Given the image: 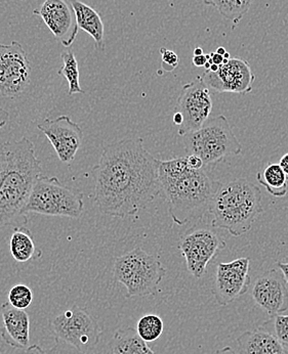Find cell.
I'll use <instances>...</instances> for the list:
<instances>
[{
	"label": "cell",
	"mask_w": 288,
	"mask_h": 354,
	"mask_svg": "<svg viewBox=\"0 0 288 354\" xmlns=\"http://www.w3.org/2000/svg\"><path fill=\"white\" fill-rule=\"evenodd\" d=\"M158 164L142 138H125L104 147L95 167V202L100 211L127 218L147 208L161 194Z\"/></svg>",
	"instance_id": "1"
},
{
	"label": "cell",
	"mask_w": 288,
	"mask_h": 354,
	"mask_svg": "<svg viewBox=\"0 0 288 354\" xmlns=\"http://www.w3.org/2000/svg\"><path fill=\"white\" fill-rule=\"evenodd\" d=\"M42 169L35 146L29 138L0 145V227L27 225L25 207Z\"/></svg>",
	"instance_id": "2"
},
{
	"label": "cell",
	"mask_w": 288,
	"mask_h": 354,
	"mask_svg": "<svg viewBox=\"0 0 288 354\" xmlns=\"http://www.w3.org/2000/svg\"><path fill=\"white\" fill-rule=\"evenodd\" d=\"M158 177L161 194L168 202V212L178 225H187L204 216L221 185L206 168L191 169L186 157L168 161L159 160Z\"/></svg>",
	"instance_id": "3"
},
{
	"label": "cell",
	"mask_w": 288,
	"mask_h": 354,
	"mask_svg": "<svg viewBox=\"0 0 288 354\" xmlns=\"http://www.w3.org/2000/svg\"><path fill=\"white\" fill-rule=\"evenodd\" d=\"M262 192L244 178L221 183L211 200V225L233 236L246 234L262 213Z\"/></svg>",
	"instance_id": "4"
},
{
	"label": "cell",
	"mask_w": 288,
	"mask_h": 354,
	"mask_svg": "<svg viewBox=\"0 0 288 354\" xmlns=\"http://www.w3.org/2000/svg\"><path fill=\"white\" fill-rule=\"evenodd\" d=\"M183 142L188 156H197L204 166L215 165L242 151V145L224 115L208 118L199 129L183 134Z\"/></svg>",
	"instance_id": "5"
},
{
	"label": "cell",
	"mask_w": 288,
	"mask_h": 354,
	"mask_svg": "<svg viewBox=\"0 0 288 354\" xmlns=\"http://www.w3.org/2000/svg\"><path fill=\"white\" fill-rule=\"evenodd\" d=\"M113 274L127 288V298L146 297L158 293L166 270L156 256L136 248L116 258Z\"/></svg>",
	"instance_id": "6"
},
{
	"label": "cell",
	"mask_w": 288,
	"mask_h": 354,
	"mask_svg": "<svg viewBox=\"0 0 288 354\" xmlns=\"http://www.w3.org/2000/svg\"><path fill=\"white\" fill-rule=\"evenodd\" d=\"M84 210L83 194L57 177L40 176L32 187L25 213L78 219Z\"/></svg>",
	"instance_id": "7"
},
{
	"label": "cell",
	"mask_w": 288,
	"mask_h": 354,
	"mask_svg": "<svg viewBox=\"0 0 288 354\" xmlns=\"http://www.w3.org/2000/svg\"><path fill=\"white\" fill-rule=\"evenodd\" d=\"M48 325L55 341L69 344L87 354L99 344L103 334L97 319L78 305L53 317Z\"/></svg>",
	"instance_id": "8"
},
{
	"label": "cell",
	"mask_w": 288,
	"mask_h": 354,
	"mask_svg": "<svg viewBox=\"0 0 288 354\" xmlns=\"http://www.w3.org/2000/svg\"><path fill=\"white\" fill-rule=\"evenodd\" d=\"M178 248L190 274L200 279L206 274L211 260L226 248V242L211 228L193 227L180 239Z\"/></svg>",
	"instance_id": "9"
},
{
	"label": "cell",
	"mask_w": 288,
	"mask_h": 354,
	"mask_svg": "<svg viewBox=\"0 0 288 354\" xmlns=\"http://www.w3.org/2000/svg\"><path fill=\"white\" fill-rule=\"evenodd\" d=\"M31 66L22 44H0V97L19 99L31 78Z\"/></svg>",
	"instance_id": "10"
},
{
	"label": "cell",
	"mask_w": 288,
	"mask_h": 354,
	"mask_svg": "<svg viewBox=\"0 0 288 354\" xmlns=\"http://www.w3.org/2000/svg\"><path fill=\"white\" fill-rule=\"evenodd\" d=\"M213 101L210 87L202 80L201 76L196 77L192 82L183 85L179 95L174 112L183 116V123L179 127V136L196 131L206 122L211 110Z\"/></svg>",
	"instance_id": "11"
},
{
	"label": "cell",
	"mask_w": 288,
	"mask_h": 354,
	"mask_svg": "<svg viewBox=\"0 0 288 354\" xmlns=\"http://www.w3.org/2000/svg\"><path fill=\"white\" fill-rule=\"evenodd\" d=\"M249 258H239L229 263H219L215 274L213 294L221 306H227L249 292Z\"/></svg>",
	"instance_id": "12"
},
{
	"label": "cell",
	"mask_w": 288,
	"mask_h": 354,
	"mask_svg": "<svg viewBox=\"0 0 288 354\" xmlns=\"http://www.w3.org/2000/svg\"><path fill=\"white\" fill-rule=\"evenodd\" d=\"M201 78L215 93L240 95L251 93L255 81V75L249 62L240 57L230 59L227 64L219 66L217 72L206 70Z\"/></svg>",
	"instance_id": "13"
},
{
	"label": "cell",
	"mask_w": 288,
	"mask_h": 354,
	"mask_svg": "<svg viewBox=\"0 0 288 354\" xmlns=\"http://www.w3.org/2000/svg\"><path fill=\"white\" fill-rule=\"evenodd\" d=\"M38 129L52 142L57 157L63 163L71 164L83 142V131L69 116L44 119L37 124Z\"/></svg>",
	"instance_id": "14"
},
{
	"label": "cell",
	"mask_w": 288,
	"mask_h": 354,
	"mask_svg": "<svg viewBox=\"0 0 288 354\" xmlns=\"http://www.w3.org/2000/svg\"><path fill=\"white\" fill-rule=\"evenodd\" d=\"M33 15L44 20L55 39L66 48H71L79 29L73 8L68 0H44L39 8L33 10Z\"/></svg>",
	"instance_id": "15"
},
{
	"label": "cell",
	"mask_w": 288,
	"mask_h": 354,
	"mask_svg": "<svg viewBox=\"0 0 288 354\" xmlns=\"http://www.w3.org/2000/svg\"><path fill=\"white\" fill-rule=\"evenodd\" d=\"M253 301L270 317L288 310V288L282 274L276 270L264 272L253 283Z\"/></svg>",
	"instance_id": "16"
},
{
	"label": "cell",
	"mask_w": 288,
	"mask_h": 354,
	"mask_svg": "<svg viewBox=\"0 0 288 354\" xmlns=\"http://www.w3.org/2000/svg\"><path fill=\"white\" fill-rule=\"evenodd\" d=\"M2 317V340L12 348L25 349L30 346V317L23 309L15 308L10 304L0 306Z\"/></svg>",
	"instance_id": "17"
},
{
	"label": "cell",
	"mask_w": 288,
	"mask_h": 354,
	"mask_svg": "<svg viewBox=\"0 0 288 354\" xmlns=\"http://www.w3.org/2000/svg\"><path fill=\"white\" fill-rule=\"evenodd\" d=\"M74 10L78 29L87 32L95 40L96 48L105 50V26L101 15L84 0H68Z\"/></svg>",
	"instance_id": "18"
},
{
	"label": "cell",
	"mask_w": 288,
	"mask_h": 354,
	"mask_svg": "<svg viewBox=\"0 0 288 354\" xmlns=\"http://www.w3.org/2000/svg\"><path fill=\"white\" fill-rule=\"evenodd\" d=\"M237 354L285 353L276 339L266 330H247L237 339Z\"/></svg>",
	"instance_id": "19"
},
{
	"label": "cell",
	"mask_w": 288,
	"mask_h": 354,
	"mask_svg": "<svg viewBox=\"0 0 288 354\" xmlns=\"http://www.w3.org/2000/svg\"><path fill=\"white\" fill-rule=\"evenodd\" d=\"M110 354H156L132 327L117 330L109 343Z\"/></svg>",
	"instance_id": "20"
},
{
	"label": "cell",
	"mask_w": 288,
	"mask_h": 354,
	"mask_svg": "<svg viewBox=\"0 0 288 354\" xmlns=\"http://www.w3.org/2000/svg\"><path fill=\"white\" fill-rule=\"evenodd\" d=\"M10 253L16 261L24 263L42 256V251L36 249L31 230L27 227L14 228L10 241Z\"/></svg>",
	"instance_id": "21"
},
{
	"label": "cell",
	"mask_w": 288,
	"mask_h": 354,
	"mask_svg": "<svg viewBox=\"0 0 288 354\" xmlns=\"http://www.w3.org/2000/svg\"><path fill=\"white\" fill-rule=\"evenodd\" d=\"M257 180L273 197L282 198L287 194V179L278 163H270L257 174Z\"/></svg>",
	"instance_id": "22"
},
{
	"label": "cell",
	"mask_w": 288,
	"mask_h": 354,
	"mask_svg": "<svg viewBox=\"0 0 288 354\" xmlns=\"http://www.w3.org/2000/svg\"><path fill=\"white\" fill-rule=\"evenodd\" d=\"M206 6H213L219 14L232 21L234 25L238 24L245 16L253 0H202Z\"/></svg>",
	"instance_id": "23"
},
{
	"label": "cell",
	"mask_w": 288,
	"mask_h": 354,
	"mask_svg": "<svg viewBox=\"0 0 288 354\" xmlns=\"http://www.w3.org/2000/svg\"><path fill=\"white\" fill-rule=\"evenodd\" d=\"M61 57L63 66L57 71V74L64 77L69 84L68 95L71 97L74 95H84V91L81 88L80 82H79L78 62L74 50L71 48H68L67 50L62 53Z\"/></svg>",
	"instance_id": "24"
},
{
	"label": "cell",
	"mask_w": 288,
	"mask_h": 354,
	"mask_svg": "<svg viewBox=\"0 0 288 354\" xmlns=\"http://www.w3.org/2000/svg\"><path fill=\"white\" fill-rule=\"evenodd\" d=\"M163 330V321L156 315H144L136 325L138 336L147 343L156 341L161 336Z\"/></svg>",
	"instance_id": "25"
},
{
	"label": "cell",
	"mask_w": 288,
	"mask_h": 354,
	"mask_svg": "<svg viewBox=\"0 0 288 354\" xmlns=\"http://www.w3.org/2000/svg\"><path fill=\"white\" fill-rule=\"evenodd\" d=\"M260 329L272 335L285 351H288V315H272Z\"/></svg>",
	"instance_id": "26"
},
{
	"label": "cell",
	"mask_w": 288,
	"mask_h": 354,
	"mask_svg": "<svg viewBox=\"0 0 288 354\" xmlns=\"http://www.w3.org/2000/svg\"><path fill=\"white\" fill-rule=\"evenodd\" d=\"M33 301V293L26 285L18 283L10 289L8 294V304L15 308L25 309L31 305Z\"/></svg>",
	"instance_id": "27"
},
{
	"label": "cell",
	"mask_w": 288,
	"mask_h": 354,
	"mask_svg": "<svg viewBox=\"0 0 288 354\" xmlns=\"http://www.w3.org/2000/svg\"><path fill=\"white\" fill-rule=\"evenodd\" d=\"M21 354H87L81 353L74 347L70 346L69 344H66L64 342L57 341L55 345H53L52 348L44 349L39 345L34 344L28 347Z\"/></svg>",
	"instance_id": "28"
},
{
	"label": "cell",
	"mask_w": 288,
	"mask_h": 354,
	"mask_svg": "<svg viewBox=\"0 0 288 354\" xmlns=\"http://www.w3.org/2000/svg\"><path fill=\"white\" fill-rule=\"evenodd\" d=\"M162 59V69L165 72H172L179 66V57L174 51L162 48L160 50Z\"/></svg>",
	"instance_id": "29"
},
{
	"label": "cell",
	"mask_w": 288,
	"mask_h": 354,
	"mask_svg": "<svg viewBox=\"0 0 288 354\" xmlns=\"http://www.w3.org/2000/svg\"><path fill=\"white\" fill-rule=\"evenodd\" d=\"M187 164L191 169H202L204 168V163L199 157L195 155L187 156Z\"/></svg>",
	"instance_id": "30"
},
{
	"label": "cell",
	"mask_w": 288,
	"mask_h": 354,
	"mask_svg": "<svg viewBox=\"0 0 288 354\" xmlns=\"http://www.w3.org/2000/svg\"><path fill=\"white\" fill-rule=\"evenodd\" d=\"M8 119H10V114L0 106V129L8 124Z\"/></svg>",
	"instance_id": "31"
},
{
	"label": "cell",
	"mask_w": 288,
	"mask_h": 354,
	"mask_svg": "<svg viewBox=\"0 0 288 354\" xmlns=\"http://www.w3.org/2000/svg\"><path fill=\"white\" fill-rule=\"evenodd\" d=\"M279 270L282 274L283 278H285V283H287L288 287V262H278L277 263Z\"/></svg>",
	"instance_id": "32"
},
{
	"label": "cell",
	"mask_w": 288,
	"mask_h": 354,
	"mask_svg": "<svg viewBox=\"0 0 288 354\" xmlns=\"http://www.w3.org/2000/svg\"><path fill=\"white\" fill-rule=\"evenodd\" d=\"M206 62L208 59H206V55H194L193 57V64L196 67H204Z\"/></svg>",
	"instance_id": "33"
},
{
	"label": "cell",
	"mask_w": 288,
	"mask_h": 354,
	"mask_svg": "<svg viewBox=\"0 0 288 354\" xmlns=\"http://www.w3.org/2000/svg\"><path fill=\"white\" fill-rule=\"evenodd\" d=\"M279 166H280L281 169L285 172V176H287V179L288 181V153H285V156H282L280 161H279Z\"/></svg>",
	"instance_id": "34"
},
{
	"label": "cell",
	"mask_w": 288,
	"mask_h": 354,
	"mask_svg": "<svg viewBox=\"0 0 288 354\" xmlns=\"http://www.w3.org/2000/svg\"><path fill=\"white\" fill-rule=\"evenodd\" d=\"M211 63L215 64V65L221 66L223 64V55H217V53H210Z\"/></svg>",
	"instance_id": "35"
},
{
	"label": "cell",
	"mask_w": 288,
	"mask_h": 354,
	"mask_svg": "<svg viewBox=\"0 0 288 354\" xmlns=\"http://www.w3.org/2000/svg\"><path fill=\"white\" fill-rule=\"evenodd\" d=\"M172 121H174V124L177 125V127H180L183 123V116L179 112H174V116H172Z\"/></svg>",
	"instance_id": "36"
},
{
	"label": "cell",
	"mask_w": 288,
	"mask_h": 354,
	"mask_svg": "<svg viewBox=\"0 0 288 354\" xmlns=\"http://www.w3.org/2000/svg\"><path fill=\"white\" fill-rule=\"evenodd\" d=\"M213 354H237V353L233 348H231V347L226 346L224 347V348L215 351Z\"/></svg>",
	"instance_id": "37"
},
{
	"label": "cell",
	"mask_w": 288,
	"mask_h": 354,
	"mask_svg": "<svg viewBox=\"0 0 288 354\" xmlns=\"http://www.w3.org/2000/svg\"><path fill=\"white\" fill-rule=\"evenodd\" d=\"M204 55V50H202L201 48H196L195 50H194V55Z\"/></svg>",
	"instance_id": "38"
},
{
	"label": "cell",
	"mask_w": 288,
	"mask_h": 354,
	"mask_svg": "<svg viewBox=\"0 0 288 354\" xmlns=\"http://www.w3.org/2000/svg\"><path fill=\"white\" fill-rule=\"evenodd\" d=\"M219 69V66L215 65V64H211L210 71V72H217V70Z\"/></svg>",
	"instance_id": "39"
},
{
	"label": "cell",
	"mask_w": 288,
	"mask_h": 354,
	"mask_svg": "<svg viewBox=\"0 0 288 354\" xmlns=\"http://www.w3.org/2000/svg\"><path fill=\"white\" fill-rule=\"evenodd\" d=\"M215 53H217V55H224L226 53H227V51H226L225 48H222L221 46V48H217V50L215 51Z\"/></svg>",
	"instance_id": "40"
},
{
	"label": "cell",
	"mask_w": 288,
	"mask_h": 354,
	"mask_svg": "<svg viewBox=\"0 0 288 354\" xmlns=\"http://www.w3.org/2000/svg\"><path fill=\"white\" fill-rule=\"evenodd\" d=\"M223 57H224V59H231V57H230V53H226L225 55H223Z\"/></svg>",
	"instance_id": "41"
},
{
	"label": "cell",
	"mask_w": 288,
	"mask_h": 354,
	"mask_svg": "<svg viewBox=\"0 0 288 354\" xmlns=\"http://www.w3.org/2000/svg\"><path fill=\"white\" fill-rule=\"evenodd\" d=\"M273 354H285V353H273Z\"/></svg>",
	"instance_id": "42"
}]
</instances>
